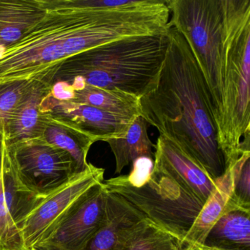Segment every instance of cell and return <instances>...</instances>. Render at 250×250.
Returning <instances> with one entry per match:
<instances>
[{"label": "cell", "mask_w": 250, "mask_h": 250, "mask_svg": "<svg viewBox=\"0 0 250 250\" xmlns=\"http://www.w3.org/2000/svg\"><path fill=\"white\" fill-rule=\"evenodd\" d=\"M52 89V87L35 82L11 116L4 136L7 143L42 137L44 116L41 105Z\"/></svg>", "instance_id": "obj_13"}, {"label": "cell", "mask_w": 250, "mask_h": 250, "mask_svg": "<svg viewBox=\"0 0 250 250\" xmlns=\"http://www.w3.org/2000/svg\"><path fill=\"white\" fill-rule=\"evenodd\" d=\"M34 83L17 80L0 84V132L4 136L16 108Z\"/></svg>", "instance_id": "obj_22"}, {"label": "cell", "mask_w": 250, "mask_h": 250, "mask_svg": "<svg viewBox=\"0 0 250 250\" xmlns=\"http://www.w3.org/2000/svg\"><path fill=\"white\" fill-rule=\"evenodd\" d=\"M107 203L103 182L94 186L52 236L34 250H84L106 221Z\"/></svg>", "instance_id": "obj_8"}, {"label": "cell", "mask_w": 250, "mask_h": 250, "mask_svg": "<svg viewBox=\"0 0 250 250\" xmlns=\"http://www.w3.org/2000/svg\"><path fill=\"white\" fill-rule=\"evenodd\" d=\"M70 102L94 106L128 119L141 116L140 98L122 90H105L85 84L74 90Z\"/></svg>", "instance_id": "obj_17"}, {"label": "cell", "mask_w": 250, "mask_h": 250, "mask_svg": "<svg viewBox=\"0 0 250 250\" xmlns=\"http://www.w3.org/2000/svg\"><path fill=\"white\" fill-rule=\"evenodd\" d=\"M203 246L229 250H250V210L234 209L220 216Z\"/></svg>", "instance_id": "obj_14"}, {"label": "cell", "mask_w": 250, "mask_h": 250, "mask_svg": "<svg viewBox=\"0 0 250 250\" xmlns=\"http://www.w3.org/2000/svg\"><path fill=\"white\" fill-rule=\"evenodd\" d=\"M41 109L88 136L95 143L123 137L134 121L89 105L58 100L51 92L43 99Z\"/></svg>", "instance_id": "obj_9"}, {"label": "cell", "mask_w": 250, "mask_h": 250, "mask_svg": "<svg viewBox=\"0 0 250 250\" xmlns=\"http://www.w3.org/2000/svg\"><path fill=\"white\" fill-rule=\"evenodd\" d=\"M45 15L0 58V84L17 80L52 87L61 63L125 38L167 33V0H46Z\"/></svg>", "instance_id": "obj_2"}, {"label": "cell", "mask_w": 250, "mask_h": 250, "mask_svg": "<svg viewBox=\"0 0 250 250\" xmlns=\"http://www.w3.org/2000/svg\"><path fill=\"white\" fill-rule=\"evenodd\" d=\"M149 125L143 117L138 116L125 135L106 140L116 162L115 173H121L125 167L140 158L154 159L156 145L152 143L147 134Z\"/></svg>", "instance_id": "obj_15"}, {"label": "cell", "mask_w": 250, "mask_h": 250, "mask_svg": "<svg viewBox=\"0 0 250 250\" xmlns=\"http://www.w3.org/2000/svg\"><path fill=\"white\" fill-rule=\"evenodd\" d=\"M187 250H203L200 247L195 245H188Z\"/></svg>", "instance_id": "obj_25"}, {"label": "cell", "mask_w": 250, "mask_h": 250, "mask_svg": "<svg viewBox=\"0 0 250 250\" xmlns=\"http://www.w3.org/2000/svg\"><path fill=\"white\" fill-rule=\"evenodd\" d=\"M103 184L106 191L122 197L152 223L185 244L204 205L155 164L143 176L121 175L104 181Z\"/></svg>", "instance_id": "obj_5"}, {"label": "cell", "mask_w": 250, "mask_h": 250, "mask_svg": "<svg viewBox=\"0 0 250 250\" xmlns=\"http://www.w3.org/2000/svg\"><path fill=\"white\" fill-rule=\"evenodd\" d=\"M46 11V0H0V58Z\"/></svg>", "instance_id": "obj_12"}, {"label": "cell", "mask_w": 250, "mask_h": 250, "mask_svg": "<svg viewBox=\"0 0 250 250\" xmlns=\"http://www.w3.org/2000/svg\"><path fill=\"white\" fill-rule=\"evenodd\" d=\"M167 33L131 36L77 54L61 63L54 77L74 90L85 84L143 97L154 87L166 56Z\"/></svg>", "instance_id": "obj_4"}, {"label": "cell", "mask_w": 250, "mask_h": 250, "mask_svg": "<svg viewBox=\"0 0 250 250\" xmlns=\"http://www.w3.org/2000/svg\"><path fill=\"white\" fill-rule=\"evenodd\" d=\"M104 169L88 164L85 169L35 202L18 222L23 247L34 250L50 238L94 186L103 182Z\"/></svg>", "instance_id": "obj_7"}, {"label": "cell", "mask_w": 250, "mask_h": 250, "mask_svg": "<svg viewBox=\"0 0 250 250\" xmlns=\"http://www.w3.org/2000/svg\"><path fill=\"white\" fill-rule=\"evenodd\" d=\"M216 188L203 205L186 238L188 245L202 246L210 229L221 216L227 212V205L232 195V181L231 171L226 168L225 174L216 179Z\"/></svg>", "instance_id": "obj_16"}, {"label": "cell", "mask_w": 250, "mask_h": 250, "mask_svg": "<svg viewBox=\"0 0 250 250\" xmlns=\"http://www.w3.org/2000/svg\"><path fill=\"white\" fill-rule=\"evenodd\" d=\"M107 192L106 221L84 250H127L136 225L146 219L122 197Z\"/></svg>", "instance_id": "obj_11"}, {"label": "cell", "mask_w": 250, "mask_h": 250, "mask_svg": "<svg viewBox=\"0 0 250 250\" xmlns=\"http://www.w3.org/2000/svg\"><path fill=\"white\" fill-rule=\"evenodd\" d=\"M188 247V244L144 219L134 228L127 250H187Z\"/></svg>", "instance_id": "obj_19"}, {"label": "cell", "mask_w": 250, "mask_h": 250, "mask_svg": "<svg viewBox=\"0 0 250 250\" xmlns=\"http://www.w3.org/2000/svg\"><path fill=\"white\" fill-rule=\"evenodd\" d=\"M203 75L225 163L250 138V0H167Z\"/></svg>", "instance_id": "obj_1"}, {"label": "cell", "mask_w": 250, "mask_h": 250, "mask_svg": "<svg viewBox=\"0 0 250 250\" xmlns=\"http://www.w3.org/2000/svg\"><path fill=\"white\" fill-rule=\"evenodd\" d=\"M43 113L44 128L42 137L52 146L67 152L75 162L79 172L84 171L88 166L87 156L94 140L49 114Z\"/></svg>", "instance_id": "obj_18"}, {"label": "cell", "mask_w": 250, "mask_h": 250, "mask_svg": "<svg viewBox=\"0 0 250 250\" xmlns=\"http://www.w3.org/2000/svg\"><path fill=\"white\" fill-rule=\"evenodd\" d=\"M228 167L232 175V191L227 209L250 210V146L244 147L238 159Z\"/></svg>", "instance_id": "obj_20"}, {"label": "cell", "mask_w": 250, "mask_h": 250, "mask_svg": "<svg viewBox=\"0 0 250 250\" xmlns=\"http://www.w3.org/2000/svg\"><path fill=\"white\" fill-rule=\"evenodd\" d=\"M4 135L0 132V173L2 169V153H3Z\"/></svg>", "instance_id": "obj_23"}, {"label": "cell", "mask_w": 250, "mask_h": 250, "mask_svg": "<svg viewBox=\"0 0 250 250\" xmlns=\"http://www.w3.org/2000/svg\"><path fill=\"white\" fill-rule=\"evenodd\" d=\"M153 164L172 175L204 204L216 189V181L212 180L188 155L164 136L158 137Z\"/></svg>", "instance_id": "obj_10"}, {"label": "cell", "mask_w": 250, "mask_h": 250, "mask_svg": "<svg viewBox=\"0 0 250 250\" xmlns=\"http://www.w3.org/2000/svg\"><path fill=\"white\" fill-rule=\"evenodd\" d=\"M166 56L141 116L216 181L226 170L203 75L184 36L168 27Z\"/></svg>", "instance_id": "obj_3"}, {"label": "cell", "mask_w": 250, "mask_h": 250, "mask_svg": "<svg viewBox=\"0 0 250 250\" xmlns=\"http://www.w3.org/2000/svg\"><path fill=\"white\" fill-rule=\"evenodd\" d=\"M2 154L16 191L33 202L79 173L72 157L43 137L14 143L4 139Z\"/></svg>", "instance_id": "obj_6"}, {"label": "cell", "mask_w": 250, "mask_h": 250, "mask_svg": "<svg viewBox=\"0 0 250 250\" xmlns=\"http://www.w3.org/2000/svg\"><path fill=\"white\" fill-rule=\"evenodd\" d=\"M0 250H25L7 202L6 179L2 165L0 173Z\"/></svg>", "instance_id": "obj_21"}, {"label": "cell", "mask_w": 250, "mask_h": 250, "mask_svg": "<svg viewBox=\"0 0 250 250\" xmlns=\"http://www.w3.org/2000/svg\"><path fill=\"white\" fill-rule=\"evenodd\" d=\"M199 247V246H198ZM200 248L203 250H223V249L214 248V247H207L205 246H200Z\"/></svg>", "instance_id": "obj_24"}]
</instances>
